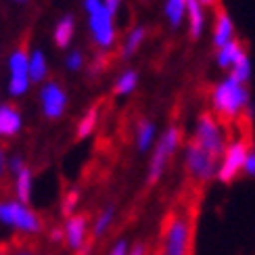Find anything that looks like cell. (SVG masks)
<instances>
[{
	"label": "cell",
	"instance_id": "cell-4",
	"mask_svg": "<svg viewBox=\"0 0 255 255\" xmlns=\"http://www.w3.org/2000/svg\"><path fill=\"white\" fill-rule=\"evenodd\" d=\"M182 140V130H180V126H169L167 130L163 132L161 140L157 142L155 146V153H153V159H151V165H148V176H146V190L153 188L159 178L163 176L165 167L169 163V159L174 157L176 148Z\"/></svg>",
	"mask_w": 255,
	"mask_h": 255
},
{
	"label": "cell",
	"instance_id": "cell-3",
	"mask_svg": "<svg viewBox=\"0 0 255 255\" xmlns=\"http://www.w3.org/2000/svg\"><path fill=\"white\" fill-rule=\"evenodd\" d=\"M218 163L220 161L216 157H211L195 138H190L186 144V163H184L186 186L203 190L209 180L218 176V169H220Z\"/></svg>",
	"mask_w": 255,
	"mask_h": 255
},
{
	"label": "cell",
	"instance_id": "cell-15",
	"mask_svg": "<svg viewBox=\"0 0 255 255\" xmlns=\"http://www.w3.org/2000/svg\"><path fill=\"white\" fill-rule=\"evenodd\" d=\"M186 2V15L190 23V36L199 38L203 31V4L199 0H184Z\"/></svg>",
	"mask_w": 255,
	"mask_h": 255
},
{
	"label": "cell",
	"instance_id": "cell-16",
	"mask_svg": "<svg viewBox=\"0 0 255 255\" xmlns=\"http://www.w3.org/2000/svg\"><path fill=\"white\" fill-rule=\"evenodd\" d=\"M73 29H76V21H73L71 15H65L57 23L55 34H52V36H55V44L59 48H67L69 46V42L73 38Z\"/></svg>",
	"mask_w": 255,
	"mask_h": 255
},
{
	"label": "cell",
	"instance_id": "cell-9",
	"mask_svg": "<svg viewBox=\"0 0 255 255\" xmlns=\"http://www.w3.org/2000/svg\"><path fill=\"white\" fill-rule=\"evenodd\" d=\"M8 92L13 97H21V94L27 92L29 86V55H27V36L21 40V44L13 50V55L8 59Z\"/></svg>",
	"mask_w": 255,
	"mask_h": 255
},
{
	"label": "cell",
	"instance_id": "cell-5",
	"mask_svg": "<svg viewBox=\"0 0 255 255\" xmlns=\"http://www.w3.org/2000/svg\"><path fill=\"white\" fill-rule=\"evenodd\" d=\"M251 148H253V132L239 134L235 140L230 142V146L224 153V161H222L218 176H216L222 184H230L232 180L239 176V172L245 167V159Z\"/></svg>",
	"mask_w": 255,
	"mask_h": 255
},
{
	"label": "cell",
	"instance_id": "cell-1",
	"mask_svg": "<svg viewBox=\"0 0 255 255\" xmlns=\"http://www.w3.org/2000/svg\"><path fill=\"white\" fill-rule=\"evenodd\" d=\"M203 190L184 186L174 205L165 211L159 232L157 255H193L197 214Z\"/></svg>",
	"mask_w": 255,
	"mask_h": 255
},
{
	"label": "cell",
	"instance_id": "cell-34",
	"mask_svg": "<svg viewBox=\"0 0 255 255\" xmlns=\"http://www.w3.org/2000/svg\"><path fill=\"white\" fill-rule=\"evenodd\" d=\"M0 255H8V243H2V245H0Z\"/></svg>",
	"mask_w": 255,
	"mask_h": 255
},
{
	"label": "cell",
	"instance_id": "cell-24",
	"mask_svg": "<svg viewBox=\"0 0 255 255\" xmlns=\"http://www.w3.org/2000/svg\"><path fill=\"white\" fill-rule=\"evenodd\" d=\"M142 40H144V29H142V27H136V29H132V31H130V36H128V40H126V44H124L122 57H124V59L132 57L134 52H136V48L142 44Z\"/></svg>",
	"mask_w": 255,
	"mask_h": 255
},
{
	"label": "cell",
	"instance_id": "cell-28",
	"mask_svg": "<svg viewBox=\"0 0 255 255\" xmlns=\"http://www.w3.org/2000/svg\"><path fill=\"white\" fill-rule=\"evenodd\" d=\"M243 172H245L249 178H255V144H253V148L249 151V155L245 159V167H243Z\"/></svg>",
	"mask_w": 255,
	"mask_h": 255
},
{
	"label": "cell",
	"instance_id": "cell-25",
	"mask_svg": "<svg viewBox=\"0 0 255 255\" xmlns=\"http://www.w3.org/2000/svg\"><path fill=\"white\" fill-rule=\"evenodd\" d=\"M113 214H115V207H107L103 211V214L99 216V220H97V224H94V230H92V239L97 241V239H101L103 235H105V230L109 228V224H111V220H113Z\"/></svg>",
	"mask_w": 255,
	"mask_h": 255
},
{
	"label": "cell",
	"instance_id": "cell-36",
	"mask_svg": "<svg viewBox=\"0 0 255 255\" xmlns=\"http://www.w3.org/2000/svg\"><path fill=\"white\" fill-rule=\"evenodd\" d=\"M15 255H29L27 251H19V253H15Z\"/></svg>",
	"mask_w": 255,
	"mask_h": 255
},
{
	"label": "cell",
	"instance_id": "cell-23",
	"mask_svg": "<svg viewBox=\"0 0 255 255\" xmlns=\"http://www.w3.org/2000/svg\"><path fill=\"white\" fill-rule=\"evenodd\" d=\"M136 84H138V73L130 69V71L122 73L120 80L115 82L113 92H115V94H128V92H132V90L136 88Z\"/></svg>",
	"mask_w": 255,
	"mask_h": 255
},
{
	"label": "cell",
	"instance_id": "cell-2",
	"mask_svg": "<svg viewBox=\"0 0 255 255\" xmlns=\"http://www.w3.org/2000/svg\"><path fill=\"white\" fill-rule=\"evenodd\" d=\"M211 105H214L218 122L222 124V128H226V138H232L237 122L249 111L247 86L235 78H226L211 92Z\"/></svg>",
	"mask_w": 255,
	"mask_h": 255
},
{
	"label": "cell",
	"instance_id": "cell-21",
	"mask_svg": "<svg viewBox=\"0 0 255 255\" xmlns=\"http://www.w3.org/2000/svg\"><path fill=\"white\" fill-rule=\"evenodd\" d=\"M165 15L169 19V23L178 27L186 15V2L184 0H165Z\"/></svg>",
	"mask_w": 255,
	"mask_h": 255
},
{
	"label": "cell",
	"instance_id": "cell-17",
	"mask_svg": "<svg viewBox=\"0 0 255 255\" xmlns=\"http://www.w3.org/2000/svg\"><path fill=\"white\" fill-rule=\"evenodd\" d=\"M29 188H31V174L27 167H23L15 176V195L19 203H23V205L29 203Z\"/></svg>",
	"mask_w": 255,
	"mask_h": 255
},
{
	"label": "cell",
	"instance_id": "cell-37",
	"mask_svg": "<svg viewBox=\"0 0 255 255\" xmlns=\"http://www.w3.org/2000/svg\"><path fill=\"white\" fill-rule=\"evenodd\" d=\"M13 2H27V0H13Z\"/></svg>",
	"mask_w": 255,
	"mask_h": 255
},
{
	"label": "cell",
	"instance_id": "cell-32",
	"mask_svg": "<svg viewBox=\"0 0 255 255\" xmlns=\"http://www.w3.org/2000/svg\"><path fill=\"white\" fill-rule=\"evenodd\" d=\"M6 172V155H4V146L0 144V176Z\"/></svg>",
	"mask_w": 255,
	"mask_h": 255
},
{
	"label": "cell",
	"instance_id": "cell-6",
	"mask_svg": "<svg viewBox=\"0 0 255 255\" xmlns=\"http://www.w3.org/2000/svg\"><path fill=\"white\" fill-rule=\"evenodd\" d=\"M195 140L205 148V151L216 157L220 161V157H224L226 153V136L222 132V124L214 113L203 111L197 120V130H195Z\"/></svg>",
	"mask_w": 255,
	"mask_h": 255
},
{
	"label": "cell",
	"instance_id": "cell-8",
	"mask_svg": "<svg viewBox=\"0 0 255 255\" xmlns=\"http://www.w3.org/2000/svg\"><path fill=\"white\" fill-rule=\"evenodd\" d=\"M0 222L6 226H15L19 232L25 235H36L44 228L38 214H34L27 205L19 203V201H0Z\"/></svg>",
	"mask_w": 255,
	"mask_h": 255
},
{
	"label": "cell",
	"instance_id": "cell-11",
	"mask_svg": "<svg viewBox=\"0 0 255 255\" xmlns=\"http://www.w3.org/2000/svg\"><path fill=\"white\" fill-rule=\"evenodd\" d=\"M88 230V216L86 214H78V216H69L65 222V241L69 243L71 249L80 251L86 243H84V237H86Z\"/></svg>",
	"mask_w": 255,
	"mask_h": 255
},
{
	"label": "cell",
	"instance_id": "cell-20",
	"mask_svg": "<svg viewBox=\"0 0 255 255\" xmlns=\"http://www.w3.org/2000/svg\"><path fill=\"white\" fill-rule=\"evenodd\" d=\"M153 134H155V126L153 122L142 120L140 124L136 126V142H138V151L144 153L153 142Z\"/></svg>",
	"mask_w": 255,
	"mask_h": 255
},
{
	"label": "cell",
	"instance_id": "cell-26",
	"mask_svg": "<svg viewBox=\"0 0 255 255\" xmlns=\"http://www.w3.org/2000/svg\"><path fill=\"white\" fill-rule=\"evenodd\" d=\"M78 199H80V193L76 188H71V190H67V193H65V197H63V203H61V214L65 218H69L73 214V209H76V205H78Z\"/></svg>",
	"mask_w": 255,
	"mask_h": 255
},
{
	"label": "cell",
	"instance_id": "cell-31",
	"mask_svg": "<svg viewBox=\"0 0 255 255\" xmlns=\"http://www.w3.org/2000/svg\"><path fill=\"white\" fill-rule=\"evenodd\" d=\"M109 255H128V247H126V241H120L118 245H115L113 249H111V253Z\"/></svg>",
	"mask_w": 255,
	"mask_h": 255
},
{
	"label": "cell",
	"instance_id": "cell-7",
	"mask_svg": "<svg viewBox=\"0 0 255 255\" xmlns=\"http://www.w3.org/2000/svg\"><path fill=\"white\" fill-rule=\"evenodd\" d=\"M84 8L90 17V31L92 40L97 42L99 48H109L115 40V27H113V15L103 4V0H84Z\"/></svg>",
	"mask_w": 255,
	"mask_h": 255
},
{
	"label": "cell",
	"instance_id": "cell-29",
	"mask_svg": "<svg viewBox=\"0 0 255 255\" xmlns=\"http://www.w3.org/2000/svg\"><path fill=\"white\" fill-rule=\"evenodd\" d=\"M23 167H25V165H23V161H21V157H13V159H10V163H8L10 174H15V176H17Z\"/></svg>",
	"mask_w": 255,
	"mask_h": 255
},
{
	"label": "cell",
	"instance_id": "cell-10",
	"mask_svg": "<svg viewBox=\"0 0 255 255\" xmlns=\"http://www.w3.org/2000/svg\"><path fill=\"white\" fill-rule=\"evenodd\" d=\"M40 103H42V111H44V115L48 120H59L63 115V111H65L67 94L59 82L50 80L40 90Z\"/></svg>",
	"mask_w": 255,
	"mask_h": 255
},
{
	"label": "cell",
	"instance_id": "cell-12",
	"mask_svg": "<svg viewBox=\"0 0 255 255\" xmlns=\"http://www.w3.org/2000/svg\"><path fill=\"white\" fill-rule=\"evenodd\" d=\"M21 130V113L13 103L0 107V138H13Z\"/></svg>",
	"mask_w": 255,
	"mask_h": 255
},
{
	"label": "cell",
	"instance_id": "cell-22",
	"mask_svg": "<svg viewBox=\"0 0 255 255\" xmlns=\"http://www.w3.org/2000/svg\"><path fill=\"white\" fill-rule=\"evenodd\" d=\"M249 76H251V63H249V57H247V52H245V55H243V57L235 63V65H232L230 78H235V80L241 82V84H247Z\"/></svg>",
	"mask_w": 255,
	"mask_h": 255
},
{
	"label": "cell",
	"instance_id": "cell-19",
	"mask_svg": "<svg viewBox=\"0 0 255 255\" xmlns=\"http://www.w3.org/2000/svg\"><path fill=\"white\" fill-rule=\"evenodd\" d=\"M29 78L31 82H42L46 78V59L42 50H34L29 55Z\"/></svg>",
	"mask_w": 255,
	"mask_h": 255
},
{
	"label": "cell",
	"instance_id": "cell-35",
	"mask_svg": "<svg viewBox=\"0 0 255 255\" xmlns=\"http://www.w3.org/2000/svg\"><path fill=\"white\" fill-rule=\"evenodd\" d=\"M199 2L203 4V6H214V4H216V0H199Z\"/></svg>",
	"mask_w": 255,
	"mask_h": 255
},
{
	"label": "cell",
	"instance_id": "cell-14",
	"mask_svg": "<svg viewBox=\"0 0 255 255\" xmlns=\"http://www.w3.org/2000/svg\"><path fill=\"white\" fill-rule=\"evenodd\" d=\"M245 46L241 44L239 40H230L226 46H222L220 50H218V65L222 67V69H232V65L245 55Z\"/></svg>",
	"mask_w": 255,
	"mask_h": 255
},
{
	"label": "cell",
	"instance_id": "cell-18",
	"mask_svg": "<svg viewBox=\"0 0 255 255\" xmlns=\"http://www.w3.org/2000/svg\"><path fill=\"white\" fill-rule=\"evenodd\" d=\"M97 120H99V105H92V107L86 111V115L80 120L78 124V132H76V138L78 140H84L86 136L92 134L94 126H97Z\"/></svg>",
	"mask_w": 255,
	"mask_h": 255
},
{
	"label": "cell",
	"instance_id": "cell-27",
	"mask_svg": "<svg viewBox=\"0 0 255 255\" xmlns=\"http://www.w3.org/2000/svg\"><path fill=\"white\" fill-rule=\"evenodd\" d=\"M65 63H67V67H69L71 71H78V69L84 65V57H82V52H80V50H71Z\"/></svg>",
	"mask_w": 255,
	"mask_h": 255
},
{
	"label": "cell",
	"instance_id": "cell-30",
	"mask_svg": "<svg viewBox=\"0 0 255 255\" xmlns=\"http://www.w3.org/2000/svg\"><path fill=\"white\" fill-rule=\"evenodd\" d=\"M103 4L107 6V10L111 15H115L118 13V8H120V4H122V0H103Z\"/></svg>",
	"mask_w": 255,
	"mask_h": 255
},
{
	"label": "cell",
	"instance_id": "cell-13",
	"mask_svg": "<svg viewBox=\"0 0 255 255\" xmlns=\"http://www.w3.org/2000/svg\"><path fill=\"white\" fill-rule=\"evenodd\" d=\"M235 34V25H232V21L228 17L226 10H218V17H216V27H214V46L220 50L222 46H226Z\"/></svg>",
	"mask_w": 255,
	"mask_h": 255
},
{
	"label": "cell",
	"instance_id": "cell-33",
	"mask_svg": "<svg viewBox=\"0 0 255 255\" xmlns=\"http://www.w3.org/2000/svg\"><path fill=\"white\" fill-rule=\"evenodd\" d=\"M130 255H146V245L144 243H136L134 249L130 251Z\"/></svg>",
	"mask_w": 255,
	"mask_h": 255
}]
</instances>
